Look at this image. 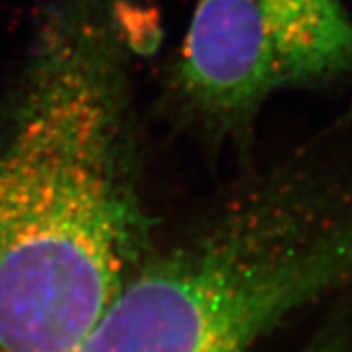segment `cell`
Returning a JSON list of instances; mask_svg holds the SVG:
<instances>
[{
    "instance_id": "cell-4",
    "label": "cell",
    "mask_w": 352,
    "mask_h": 352,
    "mask_svg": "<svg viewBox=\"0 0 352 352\" xmlns=\"http://www.w3.org/2000/svg\"><path fill=\"white\" fill-rule=\"evenodd\" d=\"M298 352H352L351 327L343 320H334Z\"/></svg>"
},
{
    "instance_id": "cell-3",
    "label": "cell",
    "mask_w": 352,
    "mask_h": 352,
    "mask_svg": "<svg viewBox=\"0 0 352 352\" xmlns=\"http://www.w3.org/2000/svg\"><path fill=\"white\" fill-rule=\"evenodd\" d=\"M352 67L343 0H196L173 69L184 116L228 139L252 130L264 102Z\"/></svg>"
},
{
    "instance_id": "cell-1",
    "label": "cell",
    "mask_w": 352,
    "mask_h": 352,
    "mask_svg": "<svg viewBox=\"0 0 352 352\" xmlns=\"http://www.w3.org/2000/svg\"><path fill=\"white\" fill-rule=\"evenodd\" d=\"M130 0H56L0 111V352H70L157 243Z\"/></svg>"
},
{
    "instance_id": "cell-2",
    "label": "cell",
    "mask_w": 352,
    "mask_h": 352,
    "mask_svg": "<svg viewBox=\"0 0 352 352\" xmlns=\"http://www.w3.org/2000/svg\"><path fill=\"white\" fill-rule=\"evenodd\" d=\"M351 284L352 204L284 164L155 243L70 352H250Z\"/></svg>"
}]
</instances>
